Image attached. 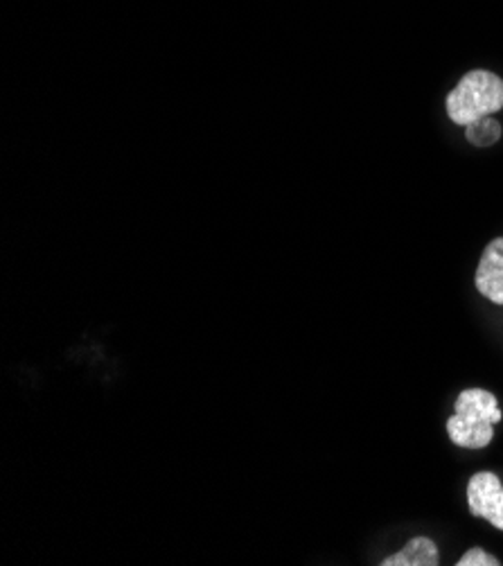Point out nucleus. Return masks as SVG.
Masks as SVG:
<instances>
[{"instance_id":"obj_1","label":"nucleus","mask_w":503,"mask_h":566,"mask_svg":"<svg viewBox=\"0 0 503 566\" xmlns=\"http://www.w3.org/2000/svg\"><path fill=\"white\" fill-rule=\"evenodd\" d=\"M503 418L496 398L485 388H468L454 402V416L447 420V436L459 447L483 449L494 438V424Z\"/></svg>"},{"instance_id":"obj_2","label":"nucleus","mask_w":503,"mask_h":566,"mask_svg":"<svg viewBox=\"0 0 503 566\" xmlns=\"http://www.w3.org/2000/svg\"><path fill=\"white\" fill-rule=\"evenodd\" d=\"M444 108L450 120L461 127L492 116L503 108V80L490 71H470L447 95Z\"/></svg>"},{"instance_id":"obj_3","label":"nucleus","mask_w":503,"mask_h":566,"mask_svg":"<svg viewBox=\"0 0 503 566\" xmlns=\"http://www.w3.org/2000/svg\"><path fill=\"white\" fill-rule=\"evenodd\" d=\"M468 505L474 517L503 531V485L492 472H476L468 483Z\"/></svg>"},{"instance_id":"obj_4","label":"nucleus","mask_w":503,"mask_h":566,"mask_svg":"<svg viewBox=\"0 0 503 566\" xmlns=\"http://www.w3.org/2000/svg\"><path fill=\"white\" fill-rule=\"evenodd\" d=\"M474 285L483 298L503 305V238L492 240L481 253Z\"/></svg>"},{"instance_id":"obj_5","label":"nucleus","mask_w":503,"mask_h":566,"mask_svg":"<svg viewBox=\"0 0 503 566\" xmlns=\"http://www.w3.org/2000/svg\"><path fill=\"white\" fill-rule=\"evenodd\" d=\"M438 546L429 537H413L402 551L388 555L381 566H438Z\"/></svg>"},{"instance_id":"obj_6","label":"nucleus","mask_w":503,"mask_h":566,"mask_svg":"<svg viewBox=\"0 0 503 566\" xmlns=\"http://www.w3.org/2000/svg\"><path fill=\"white\" fill-rule=\"evenodd\" d=\"M465 138L474 147H492L501 138V125L490 116L479 118L465 127Z\"/></svg>"},{"instance_id":"obj_7","label":"nucleus","mask_w":503,"mask_h":566,"mask_svg":"<svg viewBox=\"0 0 503 566\" xmlns=\"http://www.w3.org/2000/svg\"><path fill=\"white\" fill-rule=\"evenodd\" d=\"M457 564H459V566H499L501 562H499V557L490 555L488 551L474 546V548H470L468 553H463Z\"/></svg>"}]
</instances>
